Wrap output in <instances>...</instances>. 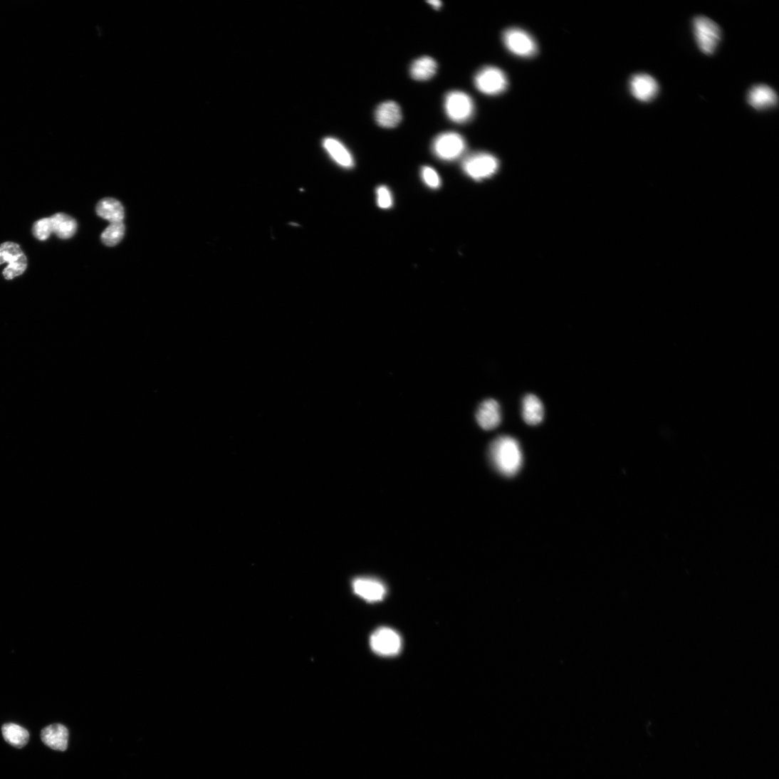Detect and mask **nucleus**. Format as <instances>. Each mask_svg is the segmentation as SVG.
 Masks as SVG:
<instances>
[{"label":"nucleus","instance_id":"f257e3e1","mask_svg":"<svg viewBox=\"0 0 779 779\" xmlns=\"http://www.w3.org/2000/svg\"><path fill=\"white\" fill-rule=\"evenodd\" d=\"M489 456L493 466L504 476H513L523 464V454L518 441L510 436H500L490 445Z\"/></svg>","mask_w":779,"mask_h":779},{"label":"nucleus","instance_id":"f03ea898","mask_svg":"<svg viewBox=\"0 0 779 779\" xmlns=\"http://www.w3.org/2000/svg\"><path fill=\"white\" fill-rule=\"evenodd\" d=\"M693 26L700 50L706 55L713 54L721 41V31L719 26L705 16L696 17Z\"/></svg>","mask_w":779,"mask_h":779},{"label":"nucleus","instance_id":"7ed1b4c3","mask_svg":"<svg viewBox=\"0 0 779 779\" xmlns=\"http://www.w3.org/2000/svg\"><path fill=\"white\" fill-rule=\"evenodd\" d=\"M463 170L471 179L481 181L488 179L498 169V160L486 152H477L467 157L463 162Z\"/></svg>","mask_w":779,"mask_h":779},{"label":"nucleus","instance_id":"20e7f679","mask_svg":"<svg viewBox=\"0 0 779 779\" xmlns=\"http://www.w3.org/2000/svg\"><path fill=\"white\" fill-rule=\"evenodd\" d=\"M445 113L451 120L456 123L469 121L474 113V103L466 93L459 90L447 94L444 100Z\"/></svg>","mask_w":779,"mask_h":779},{"label":"nucleus","instance_id":"39448f33","mask_svg":"<svg viewBox=\"0 0 779 779\" xmlns=\"http://www.w3.org/2000/svg\"><path fill=\"white\" fill-rule=\"evenodd\" d=\"M466 143L459 134L453 132H444L436 137L432 142V151L439 159L453 161L465 152Z\"/></svg>","mask_w":779,"mask_h":779},{"label":"nucleus","instance_id":"423d86ee","mask_svg":"<svg viewBox=\"0 0 779 779\" xmlns=\"http://www.w3.org/2000/svg\"><path fill=\"white\" fill-rule=\"evenodd\" d=\"M474 83L481 93L488 95H496L506 90L508 80L503 71L496 67L487 66L477 73Z\"/></svg>","mask_w":779,"mask_h":779},{"label":"nucleus","instance_id":"0eeeda50","mask_svg":"<svg viewBox=\"0 0 779 779\" xmlns=\"http://www.w3.org/2000/svg\"><path fill=\"white\" fill-rule=\"evenodd\" d=\"M503 39L506 48L518 57L531 58L537 53L538 46L535 41L522 29H507L503 33Z\"/></svg>","mask_w":779,"mask_h":779},{"label":"nucleus","instance_id":"6e6552de","mask_svg":"<svg viewBox=\"0 0 779 779\" xmlns=\"http://www.w3.org/2000/svg\"><path fill=\"white\" fill-rule=\"evenodd\" d=\"M9 263L4 275L6 280H13L23 273L27 268V258L20 246L7 242L0 246V265Z\"/></svg>","mask_w":779,"mask_h":779},{"label":"nucleus","instance_id":"1a4fd4ad","mask_svg":"<svg viewBox=\"0 0 779 779\" xmlns=\"http://www.w3.org/2000/svg\"><path fill=\"white\" fill-rule=\"evenodd\" d=\"M370 647L376 654L384 657L398 654L402 647L400 635L389 628L377 629L370 637Z\"/></svg>","mask_w":779,"mask_h":779},{"label":"nucleus","instance_id":"9d476101","mask_svg":"<svg viewBox=\"0 0 779 779\" xmlns=\"http://www.w3.org/2000/svg\"><path fill=\"white\" fill-rule=\"evenodd\" d=\"M629 87L632 95L644 103L650 102L655 98L659 89L657 80L652 76L644 73L633 75L630 79Z\"/></svg>","mask_w":779,"mask_h":779},{"label":"nucleus","instance_id":"9b49d317","mask_svg":"<svg viewBox=\"0 0 779 779\" xmlns=\"http://www.w3.org/2000/svg\"><path fill=\"white\" fill-rule=\"evenodd\" d=\"M352 587L356 595L370 602L382 600L386 594L385 585L375 578H357L353 581Z\"/></svg>","mask_w":779,"mask_h":779},{"label":"nucleus","instance_id":"f8f14e48","mask_svg":"<svg viewBox=\"0 0 779 779\" xmlns=\"http://www.w3.org/2000/svg\"><path fill=\"white\" fill-rule=\"evenodd\" d=\"M476 418L479 426L484 430H492L502 422V412L498 403L493 399L482 402L476 412Z\"/></svg>","mask_w":779,"mask_h":779},{"label":"nucleus","instance_id":"ddd939ff","mask_svg":"<svg viewBox=\"0 0 779 779\" xmlns=\"http://www.w3.org/2000/svg\"><path fill=\"white\" fill-rule=\"evenodd\" d=\"M375 117L376 122L381 127L394 128L402 120V110L396 102L385 101L380 104L376 108Z\"/></svg>","mask_w":779,"mask_h":779},{"label":"nucleus","instance_id":"4468645a","mask_svg":"<svg viewBox=\"0 0 779 779\" xmlns=\"http://www.w3.org/2000/svg\"><path fill=\"white\" fill-rule=\"evenodd\" d=\"M42 742L54 751H65L68 747L69 731L61 724L49 726L42 730Z\"/></svg>","mask_w":779,"mask_h":779},{"label":"nucleus","instance_id":"2eb2a0df","mask_svg":"<svg viewBox=\"0 0 779 779\" xmlns=\"http://www.w3.org/2000/svg\"><path fill=\"white\" fill-rule=\"evenodd\" d=\"M748 102L756 110H766L777 105L778 95L770 87L765 85H757L749 90Z\"/></svg>","mask_w":779,"mask_h":779},{"label":"nucleus","instance_id":"dca6fc26","mask_svg":"<svg viewBox=\"0 0 779 779\" xmlns=\"http://www.w3.org/2000/svg\"><path fill=\"white\" fill-rule=\"evenodd\" d=\"M96 212L99 216L109 221L110 224L122 221L125 218L123 206L113 198H105L100 201L96 206Z\"/></svg>","mask_w":779,"mask_h":779},{"label":"nucleus","instance_id":"f3484780","mask_svg":"<svg viewBox=\"0 0 779 779\" xmlns=\"http://www.w3.org/2000/svg\"><path fill=\"white\" fill-rule=\"evenodd\" d=\"M522 414L528 424L535 426L540 424L544 417V408L541 401L535 395H527L523 400Z\"/></svg>","mask_w":779,"mask_h":779},{"label":"nucleus","instance_id":"a211bd4d","mask_svg":"<svg viewBox=\"0 0 779 779\" xmlns=\"http://www.w3.org/2000/svg\"><path fill=\"white\" fill-rule=\"evenodd\" d=\"M323 147L340 165L346 169L354 166V160L345 146L336 139L327 138L323 141Z\"/></svg>","mask_w":779,"mask_h":779},{"label":"nucleus","instance_id":"6ab92c4d","mask_svg":"<svg viewBox=\"0 0 779 779\" xmlns=\"http://www.w3.org/2000/svg\"><path fill=\"white\" fill-rule=\"evenodd\" d=\"M52 232L62 239L72 238L77 230V222L71 216L63 214H56L50 217Z\"/></svg>","mask_w":779,"mask_h":779},{"label":"nucleus","instance_id":"aec40b11","mask_svg":"<svg viewBox=\"0 0 779 779\" xmlns=\"http://www.w3.org/2000/svg\"><path fill=\"white\" fill-rule=\"evenodd\" d=\"M437 64L429 57H422L415 61L410 68L411 76L416 80L425 81L436 73Z\"/></svg>","mask_w":779,"mask_h":779},{"label":"nucleus","instance_id":"412c9836","mask_svg":"<svg viewBox=\"0 0 779 779\" xmlns=\"http://www.w3.org/2000/svg\"><path fill=\"white\" fill-rule=\"evenodd\" d=\"M2 732L5 741L15 748H22L28 743L29 733L14 723L4 725Z\"/></svg>","mask_w":779,"mask_h":779},{"label":"nucleus","instance_id":"4be33fe9","mask_svg":"<svg viewBox=\"0 0 779 779\" xmlns=\"http://www.w3.org/2000/svg\"><path fill=\"white\" fill-rule=\"evenodd\" d=\"M125 234V226L123 222H115V224H110L103 232L101 241L107 246H115L122 240Z\"/></svg>","mask_w":779,"mask_h":779},{"label":"nucleus","instance_id":"5701e85b","mask_svg":"<svg viewBox=\"0 0 779 779\" xmlns=\"http://www.w3.org/2000/svg\"><path fill=\"white\" fill-rule=\"evenodd\" d=\"M34 236L39 241H46L52 233L50 218H43L36 222L33 229Z\"/></svg>","mask_w":779,"mask_h":779},{"label":"nucleus","instance_id":"b1692460","mask_svg":"<svg viewBox=\"0 0 779 779\" xmlns=\"http://www.w3.org/2000/svg\"><path fill=\"white\" fill-rule=\"evenodd\" d=\"M422 177L424 182L431 189H438L441 185V180L436 171L431 167H423Z\"/></svg>","mask_w":779,"mask_h":779},{"label":"nucleus","instance_id":"393cba45","mask_svg":"<svg viewBox=\"0 0 779 779\" xmlns=\"http://www.w3.org/2000/svg\"><path fill=\"white\" fill-rule=\"evenodd\" d=\"M377 204L381 209H389L392 206L393 199L391 192L386 187H380L377 189Z\"/></svg>","mask_w":779,"mask_h":779},{"label":"nucleus","instance_id":"a878e982","mask_svg":"<svg viewBox=\"0 0 779 779\" xmlns=\"http://www.w3.org/2000/svg\"><path fill=\"white\" fill-rule=\"evenodd\" d=\"M428 3L436 10L439 9L441 6V2L436 1V0H434V1H429Z\"/></svg>","mask_w":779,"mask_h":779}]
</instances>
